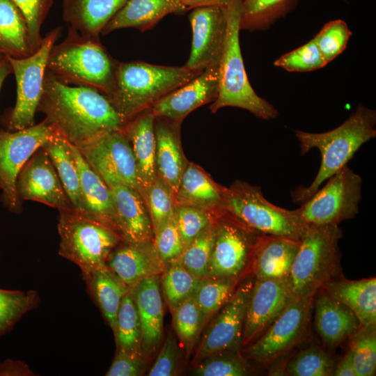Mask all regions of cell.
Segmentation results:
<instances>
[{"instance_id":"cell-21","label":"cell","mask_w":376,"mask_h":376,"mask_svg":"<svg viewBox=\"0 0 376 376\" xmlns=\"http://www.w3.org/2000/svg\"><path fill=\"white\" fill-rule=\"evenodd\" d=\"M105 182L112 194L117 227L123 241L153 240L151 220L140 193L119 181Z\"/></svg>"},{"instance_id":"cell-1","label":"cell","mask_w":376,"mask_h":376,"mask_svg":"<svg viewBox=\"0 0 376 376\" xmlns=\"http://www.w3.org/2000/svg\"><path fill=\"white\" fill-rule=\"evenodd\" d=\"M37 111L77 147L106 132L123 130L126 124L106 95L93 88L67 84L47 70Z\"/></svg>"},{"instance_id":"cell-36","label":"cell","mask_w":376,"mask_h":376,"mask_svg":"<svg viewBox=\"0 0 376 376\" xmlns=\"http://www.w3.org/2000/svg\"><path fill=\"white\" fill-rule=\"evenodd\" d=\"M201 280L176 260L166 265L161 283L164 298L171 311L194 297Z\"/></svg>"},{"instance_id":"cell-8","label":"cell","mask_w":376,"mask_h":376,"mask_svg":"<svg viewBox=\"0 0 376 376\" xmlns=\"http://www.w3.org/2000/svg\"><path fill=\"white\" fill-rule=\"evenodd\" d=\"M223 196L224 212L258 234L300 241L307 227L295 210L271 203L259 187L236 180L223 187Z\"/></svg>"},{"instance_id":"cell-12","label":"cell","mask_w":376,"mask_h":376,"mask_svg":"<svg viewBox=\"0 0 376 376\" xmlns=\"http://www.w3.org/2000/svg\"><path fill=\"white\" fill-rule=\"evenodd\" d=\"M56 127L46 119L17 131H0V182L5 202L12 210L19 205L17 176L33 153L49 140Z\"/></svg>"},{"instance_id":"cell-34","label":"cell","mask_w":376,"mask_h":376,"mask_svg":"<svg viewBox=\"0 0 376 376\" xmlns=\"http://www.w3.org/2000/svg\"><path fill=\"white\" fill-rule=\"evenodd\" d=\"M82 276L105 320L113 330L121 301L131 288L107 265Z\"/></svg>"},{"instance_id":"cell-42","label":"cell","mask_w":376,"mask_h":376,"mask_svg":"<svg viewBox=\"0 0 376 376\" xmlns=\"http://www.w3.org/2000/svg\"><path fill=\"white\" fill-rule=\"evenodd\" d=\"M172 313L175 330L188 354L196 343L207 318L199 308L194 297L183 302Z\"/></svg>"},{"instance_id":"cell-31","label":"cell","mask_w":376,"mask_h":376,"mask_svg":"<svg viewBox=\"0 0 376 376\" xmlns=\"http://www.w3.org/2000/svg\"><path fill=\"white\" fill-rule=\"evenodd\" d=\"M70 146L79 172L86 212L104 220L118 230L115 206L110 188L85 159L78 148L72 143Z\"/></svg>"},{"instance_id":"cell-37","label":"cell","mask_w":376,"mask_h":376,"mask_svg":"<svg viewBox=\"0 0 376 376\" xmlns=\"http://www.w3.org/2000/svg\"><path fill=\"white\" fill-rule=\"evenodd\" d=\"M140 194L145 203L155 233L174 217L175 196L169 185L158 175L155 181Z\"/></svg>"},{"instance_id":"cell-33","label":"cell","mask_w":376,"mask_h":376,"mask_svg":"<svg viewBox=\"0 0 376 376\" xmlns=\"http://www.w3.org/2000/svg\"><path fill=\"white\" fill-rule=\"evenodd\" d=\"M43 147L47 152L74 208L80 212H87L81 193L79 172L70 143L56 127Z\"/></svg>"},{"instance_id":"cell-24","label":"cell","mask_w":376,"mask_h":376,"mask_svg":"<svg viewBox=\"0 0 376 376\" xmlns=\"http://www.w3.org/2000/svg\"><path fill=\"white\" fill-rule=\"evenodd\" d=\"M155 119L150 108L130 119L123 127L136 162L139 193L150 186L158 175Z\"/></svg>"},{"instance_id":"cell-20","label":"cell","mask_w":376,"mask_h":376,"mask_svg":"<svg viewBox=\"0 0 376 376\" xmlns=\"http://www.w3.org/2000/svg\"><path fill=\"white\" fill-rule=\"evenodd\" d=\"M106 265L131 289L145 278L159 276L166 267L153 240L121 242L110 253Z\"/></svg>"},{"instance_id":"cell-6","label":"cell","mask_w":376,"mask_h":376,"mask_svg":"<svg viewBox=\"0 0 376 376\" xmlns=\"http://www.w3.org/2000/svg\"><path fill=\"white\" fill-rule=\"evenodd\" d=\"M342 235L338 225L306 227L289 274L293 297H314L326 283L340 276Z\"/></svg>"},{"instance_id":"cell-5","label":"cell","mask_w":376,"mask_h":376,"mask_svg":"<svg viewBox=\"0 0 376 376\" xmlns=\"http://www.w3.org/2000/svg\"><path fill=\"white\" fill-rule=\"evenodd\" d=\"M242 0H230L226 5L227 35L219 65V91L210 109L216 113L226 107H239L264 120L277 117L276 108L258 96L248 79L240 49L241 6Z\"/></svg>"},{"instance_id":"cell-30","label":"cell","mask_w":376,"mask_h":376,"mask_svg":"<svg viewBox=\"0 0 376 376\" xmlns=\"http://www.w3.org/2000/svg\"><path fill=\"white\" fill-rule=\"evenodd\" d=\"M127 0H63V18L80 34L99 38Z\"/></svg>"},{"instance_id":"cell-4","label":"cell","mask_w":376,"mask_h":376,"mask_svg":"<svg viewBox=\"0 0 376 376\" xmlns=\"http://www.w3.org/2000/svg\"><path fill=\"white\" fill-rule=\"evenodd\" d=\"M117 62L99 38L83 36L68 27L65 39L50 50L47 71L67 84L93 88L109 97L114 88Z\"/></svg>"},{"instance_id":"cell-38","label":"cell","mask_w":376,"mask_h":376,"mask_svg":"<svg viewBox=\"0 0 376 376\" xmlns=\"http://www.w3.org/2000/svg\"><path fill=\"white\" fill-rule=\"evenodd\" d=\"M216 221L185 248L176 259L199 279L207 274L216 236Z\"/></svg>"},{"instance_id":"cell-49","label":"cell","mask_w":376,"mask_h":376,"mask_svg":"<svg viewBox=\"0 0 376 376\" xmlns=\"http://www.w3.org/2000/svg\"><path fill=\"white\" fill-rule=\"evenodd\" d=\"M153 242L159 256L166 265L181 255L185 247L174 217L154 233Z\"/></svg>"},{"instance_id":"cell-22","label":"cell","mask_w":376,"mask_h":376,"mask_svg":"<svg viewBox=\"0 0 376 376\" xmlns=\"http://www.w3.org/2000/svg\"><path fill=\"white\" fill-rule=\"evenodd\" d=\"M313 302L315 330L329 347H336L350 339L360 328L355 315L323 290L316 292Z\"/></svg>"},{"instance_id":"cell-51","label":"cell","mask_w":376,"mask_h":376,"mask_svg":"<svg viewBox=\"0 0 376 376\" xmlns=\"http://www.w3.org/2000/svg\"><path fill=\"white\" fill-rule=\"evenodd\" d=\"M178 350L176 340L169 336L165 340L157 357L148 372L149 376H172L176 372Z\"/></svg>"},{"instance_id":"cell-15","label":"cell","mask_w":376,"mask_h":376,"mask_svg":"<svg viewBox=\"0 0 376 376\" xmlns=\"http://www.w3.org/2000/svg\"><path fill=\"white\" fill-rule=\"evenodd\" d=\"M253 282L252 278L242 281L223 306L202 338L195 356L196 363L214 354L237 352L240 350L246 308Z\"/></svg>"},{"instance_id":"cell-10","label":"cell","mask_w":376,"mask_h":376,"mask_svg":"<svg viewBox=\"0 0 376 376\" xmlns=\"http://www.w3.org/2000/svg\"><path fill=\"white\" fill-rule=\"evenodd\" d=\"M61 32V27L50 31L42 38L39 48L27 57H7L17 84L16 103L8 120L10 131L25 129L35 124V114L43 91L49 54Z\"/></svg>"},{"instance_id":"cell-3","label":"cell","mask_w":376,"mask_h":376,"mask_svg":"<svg viewBox=\"0 0 376 376\" xmlns=\"http://www.w3.org/2000/svg\"><path fill=\"white\" fill-rule=\"evenodd\" d=\"M201 72L182 67L143 61L117 62L113 90L109 97L127 123Z\"/></svg>"},{"instance_id":"cell-16","label":"cell","mask_w":376,"mask_h":376,"mask_svg":"<svg viewBox=\"0 0 376 376\" xmlns=\"http://www.w3.org/2000/svg\"><path fill=\"white\" fill-rule=\"evenodd\" d=\"M192 29L191 48L185 66L202 72L219 65L227 35L226 5L194 8L189 16Z\"/></svg>"},{"instance_id":"cell-11","label":"cell","mask_w":376,"mask_h":376,"mask_svg":"<svg viewBox=\"0 0 376 376\" xmlns=\"http://www.w3.org/2000/svg\"><path fill=\"white\" fill-rule=\"evenodd\" d=\"M313 297H295L246 350L249 358L268 363L299 344L308 329Z\"/></svg>"},{"instance_id":"cell-29","label":"cell","mask_w":376,"mask_h":376,"mask_svg":"<svg viewBox=\"0 0 376 376\" xmlns=\"http://www.w3.org/2000/svg\"><path fill=\"white\" fill-rule=\"evenodd\" d=\"M186 10L180 0H127L101 34L123 28H135L143 32L154 27L166 15Z\"/></svg>"},{"instance_id":"cell-35","label":"cell","mask_w":376,"mask_h":376,"mask_svg":"<svg viewBox=\"0 0 376 376\" xmlns=\"http://www.w3.org/2000/svg\"><path fill=\"white\" fill-rule=\"evenodd\" d=\"M113 331L118 350L144 357L141 325L131 290L121 301Z\"/></svg>"},{"instance_id":"cell-56","label":"cell","mask_w":376,"mask_h":376,"mask_svg":"<svg viewBox=\"0 0 376 376\" xmlns=\"http://www.w3.org/2000/svg\"><path fill=\"white\" fill-rule=\"evenodd\" d=\"M13 72L12 67L7 57L0 58V90L6 77ZM1 131V130H0Z\"/></svg>"},{"instance_id":"cell-32","label":"cell","mask_w":376,"mask_h":376,"mask_svg":"<svg viewBox=\"0 0 376 376\" xmlns=\"http://www.w3.org/2000/svg\"><path fill=\"white\" fill-rule=\"evenodd\" d=\"M36 51L19 8L12 0H0V57L22 58Z\"/></svg>"},{"instance_id":"cell-26","label":"cell","mask_w":376,"mask_h":376,"mask_svg":"<svg viewBox=\"0 0 376 376\" xmlns=\"http://www.w3.org/2000/svg\"><path fill=\"white\" fill-rule=\"evenodd\" d=\"M223 187L201 166L188 162L175 194L178 205L191 206L218 217L224 213Z\"/></svg>"},{"instance_id":"cell-47","label":"cell","mask_w":376,"mask_h":376,"mask_svg":"<svg viewBox=\"0 0 376 376\" xmlns=\"http://www.w3.org/2000/svg\"><path fill=\"white\" fill-rule=\"evenodd\" d=\"M274 65L290 72H308L327 65L313 38L305 45L283 54Z\"/></svg>"},{"instance_id":"cell-46","label":"cell","mask_w":376,"mask_h":376,"mask_svg":"<svg viewBox=\"0 0 376 376\" xmlns=\"http://www.w3.org/2000/svg\"><path fill=\"white\" fill-rule=\"evenodd\" d=\"M351 35L347 24L341 19H336L325 24L313 38L327 64L342 53Z\"/></svg>"},{"instance_id":"cell-28","label":"cell","mask_w":376,"mask_h":376,"mask_svg":"<svg viewBox=\"0 0 376 376\" xmlns=\"http://www.w3.org/2000/svg\"><path fill=\"white\" fill-rule=\"evenodd\" d=\"M321 289L347 306L361 327L376 324L375 277L351 281L340 276L326 283Z\"/></svg>"},{"instance_id":"cell-44","label":"cell","mask_w":376,"mask_h":376,"mask_svg":"<svg viewBox=\"0 0 376 376\" xmlns=\"http://www.w3.org/2000/svg\"><path fill=\"white\" fill-rule=\"evenodd\" d=\"M174 218L185 248L212 225L217 217L201 209L177 204Z\"/></svg>"},{"instance_id":"cell-57","label":"cell","mask_w":376,"mask_h":376,"mask_svg":"<svg viewBox=\"0 0 376 376\" xmlns=\"http://www.w3.org/2000/svg\"><path fill=\"white\" fill-rule=\"evenodd\" d=\"M0 188H1V182H0Z\"/></svg>"},{"instance_id":"cell-7","label":"cell","mask_w":376,"mask_h":376,"mask_svg":"<svg viewBox=\"0 0 376 376\" xmlns=\"http://www.w3.org/2000/svg\"><path fill=\"white\" fill-rule=\"evenodd\" d=\"M57 228L59 255L77 265L82 274L106 265L110 253L123 241L115 227L75 209L59 210Z\"/></svg>"},{"instance_id":"cell-27","label":"cell","mask_w":376,"mask_h":376,"mask_svg":"<svg viewBox=\"0 0 376 376\" xmlns=\"http://www.w3.org/2000/svg\"><path fill=\"white\" fill-rule=\"evenodd\" d=\"M299 246V241L260 234L251 260L255 279L288 276Z\"/></svg>"},{"instance_id":"cell-19","label":"cell","mask_w":376,"mask_h":376,"mask_svg":"<svg viewBox=\"0 0 376 376\" xmlns=\"http://www.w3.org/2000/svg\"><path fill=\"white\" fill-rule=\"evenodd\" d=\"M219 91V65L206 68L190 81L171 92L150 110L155 117L178 123L198 107L213 102Z\"/></svg>"},{"instance_id":"cell-48","label":"cell","mask_w":376,"mask_h":376,"mask_svg":"<svg viewBox=\"0 0 376 376\" xmlns=\"http://www.w3.org/2000/svg\"><path fill=\"white\" fill-rule=\"evenodd\" d=\"M287 0H242L240 30L260 28L273 18Z\"/></svg>"},{"instance_id":"cell-41","label":"cell","mask_w":376,"mask_h":376,"mask_svg":"<svg viewBox=\"0 0 376 376\" xmlns=\"http://www.w3.org/2000/svg\"><path fill=\"white\" fill-rule=\"evenodd\" d=\"M39 296L34 290L0 289V336L9 331L28 311L37 307Z\"/></svg>"},{"instance_id":"cell-9","label":"cell","mask_w":376,"mask_h":376,"mask_svg":"<svg viewBox=\"0 0 376 376\" xmlns=\"http://www.w3.org/2000/svg\"><path fill=\"white\" fill-rule=\"evenodd\" d=\"M295 209L306 226L338 225L354 218L361 199L362 178L347 165Z\"/></svg>"},{"instance_id":"cell-40","label":"cell","mask_w":376,"mask_h":376,"mask_svg":"<svg viewBox=\"0 0 376 376\" xmlns=\"http://www.w3.org/2000/svg\"><path fill=\"white\" fill-rule=\"evenodd\" d=\"M334 358L322 348L312 346L297 353L286 364L290 376H331L336 366Z\"/></svg>"},{"instance_id":"cell-58","label":"cell","mask_w":376,"mask_h":376,"mask_svg":"<svg viewBox=\"0 0 376 376\" xmlns=\"http://www.w3.org/2000/svg\"><path fill=\"white\" fill-rule=\"evenodd\" d=\"M1 58V57H0Z\"/></svg>"},{"instance_id":"cell-52","label":"cell","mask_w":376,"mask_h":376,"mask_svg":"<svg viewBox=\"0 0 376 376\" xmlns=\"http://www.w3.org/2000/svg\"><path fill=\"white\" fill-rule=\"evenodd\" d=\"M145 368L143 356L118 350L117 354L105 375L138 376Z\"/></svg>"},{"instance_id":"cell-2","label":"cell","mask_w":376,"mask_h":376,"mask_svg":"<svg viewBox=\"0 0 376 376\" xmlns=\"http://www.w3.org/2000/svg\"><path fill=\"white\" fill-rule=\"evenodd\" d=\"M376 112L361 104L336 128L322 133L295 131L302 155L317 148L321 155L318 172L307 187L291 192L296 203L309 199L331 176L345 166L358 150L376 136Z\"/></svg>"},{"instance_id":"cell-53","label":"cell","mask_w":376,"mask_h":376,"mask_svg":"<svg viewBox=\"0 0 376 376\" xmlns=\"http://www.w3.org/2000/svg\"><path fill=\"white\" fill-rule=\"evenodd\" d=\"M0 375H35L26 363L8 360L0 364Z\"/></svg>"},{"instance_id":"cell-55","label":"cell","mask_w":376,"mask_h":376,"mask_svg":"<svg viewBox=\"0 0 376 376\" xmlns=\"http://www.w3.org/2000/svg\"><path fill=\"white\" fill-rule=\"evenodd\" d=\"M186 10L206 6H224L230 0H180Z\"/></svg>"},{"instance_id":"cell-39","label":"cell","mask_w":376,"mask_h":376,"mask_svg":"<svg viewBox=\"0 0 376 376\" xmlns=\"http://www.w3.org/2000/svg\"><path fill=\"white\" fill-rule=\"evenodd\" d=\"M239 278H205L194 299L207 318L221 309L237 288Z\"/></svg>"},{"instance_id":"cell-13","label":"cell","mask_w":376,"mask_h":376,"mask_svg":"<svg viewBox=\"0 0 376 376\" xmlns=\"http://www.w3.org/2000/svg\"><path fill=\"white\" fill-rule=\"evenodd\" d=\"M259 235L224 212L218 216L214 244L205 278H240L251 262Z\"/></svg>"},{"instance_id":"cell-18","label":"cell","mask_w":376,"mask_h":376,"mask_svg":"<svg viewBox=\"0 0 376 376\" xmlns=\"http://www.w3.org/2000/svg\"><path fill=\"white\" fill-rule=\"evenodd\" d=\"M16 189L19 199L40 202L58 210L75 209L43 146L33 153L21 169Z\"/></svg>"},{"instance_id":"cell-17","label":"cell","mask_w":376,"mask_h":376,"mask_svg":"<svg viewBox=\"0 0 376 376\" xmlns=\"http://www.w3.org/2000/svg\"><path fill=\"white\" fill-rule=\"evenodd\" d=\"M293 298L289 276L256 279L249 298L242 346L258 338Z\"/></svg>"},{"instance_id":"cell-45","label":"cell","mask_w":376,"mask_h":376,"mask_svg":"<svg viewBox=\"0 0 376 376\" xmlns=\"http://www.w3.org/2000/svg\"><path fill=\"white\" fill-rule=\"evenodd\" d=\"M237 353L220 352L207 357L198 362L194 374L198 376L249 375L247 365Z\"/></svg>"},{"instance_id":"cell-23","label":"cell","mask_w":376,"mask_h":376,"mask_svg":"<svg viewBox=\"0 0 376 376\" xmlns=\"http://www.w3.org/2000/svg\"><path fill=\"white\" fill-rule=\"evenodd\" d=\"M160 283L159 275L152 276L142 279L131 289L141 325L144 356L155 351L162 338L164 308Z\"/></svg>"},{"instance_id":"cell-25","label":"cell","mask_w":376,"mask_h":376,"mask_svg":"<svg viewBox=\"0 0 376 376\" xmlns=\"http://www.w3.org/2000/svg\"><path fill=\"white\" fill-rule=\"evenodd\" d=\"M180 124L155 117L154 125L157 174L169 185L175 196L188 163L180 143Z\"/></svg>"},{"instance_id":"cell-54","label":"cell","mask_w":376,"mask_h":376,"mask_svg":"<svg viewBox=\"0 0 376 376\" xmlns=\"http://www.w3.org/2000/svg\"><path fill=\"white\" fill-rule=\"evenodd\" d=\"M334 376H357L355 370L351 352H349L342 359V360L336 365L333 372Z\"/></svg>"},{"instance_id":"cell-14","label":"cell","mask_w":376,"mask_h":376,"mask_svg":"<svg viewBox=\"0 0 376 376\" xmlns=\"http://www.w3.org/2000/svg\"><path fill=\"white\" fill-rule=\"evenodd\" d=\"M77 148L104 182L119 181L139 192L134 156L123 129L102 134Z\"/></svg>"},{"instance_id":"cell-43","label":"cell","mask_w":376,"mask_h":376,"mask_svg":"<svg viewBox=\"0 0 376 376\" xmlns=\"http://www.w3.org/2000/svg\"><path fill=\"white\" fill-rule=\"evenodd\" d=\"M350 351L357 376H373L376 370V324L360 327L350 338Z\"/></svg>"},{"instance_id":"cell-50","label":"cell","mask_w":376,"mask_h":376,"mask_svg":"<svg viewBox=\"0 0 376 376\" xmlns=\"http://www.w3.org/2000/svg\"><path fill=\"white\" fill-rule=\"evenodd\" d=\"M24 16L29 26L31 41L37 50L42 38L41 26L53 3L52 0H12Z\"/></svg>"}]
</instances>
